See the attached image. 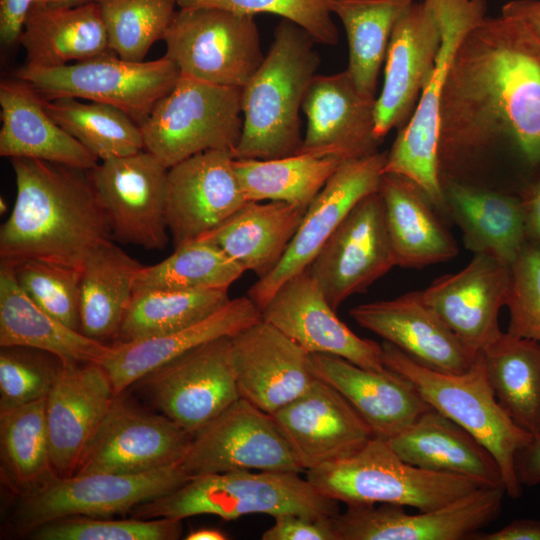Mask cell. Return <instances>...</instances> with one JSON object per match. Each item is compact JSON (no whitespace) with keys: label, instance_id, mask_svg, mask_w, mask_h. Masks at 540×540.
<instances>
[{"label":"cell","instance_id":"6da1fadb","mask_svg":"<svg viewBox=\"0 0 540 540\" xmlns=\"http://www.w3.org/2000/svg\"><path fill=\"white\" fill-rule=\"evenodd\" d=\"M501 141L540 164V40L503 14L485 16L452 59L440 103V172Z\"/></svg>","mask_w":540,"mask_h":540},{"label":"cell","instance_id":"7a4b0ae2","mask_svg":"<svg viewBox=\"0 0 540 540\" xmlns=\"http://www.w3.org/2000/svg\"><path fill=\"white\" fill-rule=\"evenodd\" d=\"M11 164L16 199L0 228V266L43 260L81 272L94 252L113 242L89 171L28 158Z\"/></svg>","mask_w":540,"mask_h":540},{"label":"cell","instance_id":"3957f363","mask_svg":"<svg viewBox=\"0 0 540 540\" xmlns=\"http://www.w3.org/2000/svg\"><path fill=\"white\" fill-rule=\"evenodd\" d=\"M313 37L283 19L262 63L242 88L243 127L234 159H276L301 146L300 110L320 57Z\"/></svg>","mask_w":540,"mask_h":540},{"label":"cell","instance_id":"277c9868","mask_svg":"<svg viewBox=\"0 0 540 540\" xmlns=\"http://www.w3.org/2000/svg\"><path fill=\"white\" fill-rule=\"evenodd\" d=\"M338 502L294 471L234 470L190 477L178 489L136 506L135 518H184L210 514L226 521L248 514L334 517Z\"/></svg>","mask_w":540,"mask_h":540},{"label":"cell","instance_id":"5b68a950","mask_svg":"<svg viewBox=\"0 0 540 540\" xmlns=\"http://www.w3.org/2000/svg\"><path fill=\"white\" fill-rule=\"evenodd\" d=\"M305 473L317 491L346 506L390 503L418 511L442 507L488 485L475 478L409 464L386 440L377 437L350 456Z\"/></svg>","mask_w":540,"mask_h":540},{"label":"cell","instance_id":"8992f818","mask_svg":"<svg viewBox=\"0 0 540 540\" xmlns=\"http://www.w3.org/2000/svg\"><path fill=\"white\" fill-rule=\"evenodd\" d=\"M381 345L385 367L411 382L430 407L482 443L500 467L506 494L519 498L523 485L517 477L515 457L533 436L519 427L498 403L481 354L469 370L452 374L420 364L387 341Z\"/></svg>","mask_w":540,"mask_h":540},{"label":"cell","instance_id":"52a82bcc","mask_svg":"<svg viewBox=\"0 0 540 540\" xmlns=\"http://www.w3.org/2000/svg\"><path fill=\"white\" fill-rule=\"evenodd\" d=\"M435 12L441 32L433 70L417 106L387 152L384 173L412 181L437 207L446 206L440 163L439 122L442 90L454 54L465 35L486 16V0H424Z\"/></svg>","mask_w":540,"mask_h":540},{"label":"cell","instance_id":"ba28073f","mask_svg":"<svg viewBox=\"0 0 540 540\" xmlns=\"http://www.w3.org/2000/svg\"><path fill=\"white\" fill-rule=\"evenodd\" d=\"M242 88L180 76L140 124L144 149L166 168L202 152L233 151L242 132Z\"/></svg>","mask_w":540,"mask_h":540},{"label":"cell","instance_id":"9c48e42d","mask_svg":"<svg viewBox=\"0 0 540 540\" xmlns=\"http://www.w3.org/2000/svg\"><path fill=\"white\" fill-rule=\"evenodd\" d=\"M190 477L181 462L140 474L53 475L20 492L12 517L14 528L28 535L63 518H107L126 513L178 489Z\"/></svg>","mask_w":540,"mask_h":540},{"label":"cell","instance_id":"30bf717a","mask_svg":"<svg viewBox=\"0 0 540 540\" xmlns=\"http://www.w3.org/2000/svg\"><path fill=\"white\" fill-rule=\"evenodd\" d=\"M13 75L43 99L71 97L109 104L139 125L181 76L167 56L134 62L114 53L55 68L23 65Z\"/></svg>","mask_w":540,"mask_h":540},{"label":"cell","instance_id":"8fae6325","mask_svg":"<svg viewBox=\"0 0 540 540\" xmlns=\"http://www.w3.org/2000/svg\"><path fill=\"white\" fill-rule=\"evenodd\" d=\"M181 76L240 87L262 63L254 16L218 8H180L163 37Z\"/></svg>","mask_w":540,"mask_h":540},{"label":"cell","instance_id":"7c38bea8","mask_svg":"<svg viewBox=\"0 0 540 540\" xmlns=\"http://www.w3.org/2000/svg\"><path fill=\"white\" fill-rule=\"evenodd\" d=\"M181 464L191 477L234 470L304 472L273 417L242 397L192 435Z\"/></svg>","mask_w":540,"mask_h":540},{"label":"cell","instance_id":"4fadbf2b","mask_svg":"<svg viewBox=\"0 0 540 540\" xmlns=\"http://www.w3.org/2000/svg\"><path fill=\"white\" fill-rule=\"evenodd\" d=\"M138 382L163 415L192 435L241 398L231 337L201 345Z\"/></svg>","mask_w":540,"mask_h":540},{"label":"cell","instance_id":"5bb4252c","mask_svg":"<svg viewBox=\"0 0 540 540\" xmlns=\"http://www.w3.org/2000/svg\"><path fill=\"white\" fill-rule=\"evenodd\" d=\"M505 495L503 485H486L452 503L415 514L390 503L347 506L333 517V527L337 540L473 539L497 518Z\"/></svg>","mask_w":540,"mask_h":540},{"label":"cell","instance_id":"9a60e30c","mask_svg":"<svg viewBox=\"0 0 540 540\" xmlns=\"http://www.w3.org/2000/svg\"><path fill=\"white\" fill-rule=\"evenodd\" d=\"M89 174L106 211L113 239L146 250L169 241L166 168L145 149L100 161Z\"/></svg>","mask_w":540,"mask_h":540},{"label":"cell","instance_id":"2e32d148","mask_svg":"<svg viewBox=\"0 0 540 540\" xmlns=\"http://www.w3.org/2000/svg\"><path fill=\"white\" fill-rule=\"evenodd\" d=\"M397 266L379 191L362 198L345 216L309 269L336 310L347 298L364 293Z\"/></svg>","mask_w":540,"mask_h":540},{"label":"cell","instance_id":"e0dca14e","mask_svg":"<svg viewBox=\"0 0 540 540\" xmlns=\"http://www.w3.org/2000/svg\"><path fill=\"white\" fill-rule=\"evenodd\" d=\"M192 434L165 415L113 400L86 444L74 475L140 474L176 463L186 455Z\"/></svg>","mask_w":540,"mask_h":540},{"label":"cell","instance_id":"ac0fdd59","mask_svg":"<svg viewBox=\"0 0 540 540\" xmlns=\"http://www.w3.org/2000/svg\"><path fill=\"white\" fill-rule=\"evenodd\" d=\"M386 160L387 152L377 151L342 162L307 208L282 260L249 288L247 296L260 310L284 282L310 266L349 211L379 191Z\"/></svg>","mask_w":540,"mask_h":540},{"label":"cell","instance_id":"d6986e66","mask_svg":"<svg viewBox=\"0 0 540 540\" xmlns=\"http://www.w3.org/2000/svg\"><path fill=\"white\" fill-rule=\"evenodd\" d=\"M248 202L231 151L202 152L168 168L166 218L175 248L212 231Z\"/></svg>","mask_w":540,"mask_h":540},{"label":"cell","instance_id":"ffe728a7","mask_svg":"<svg viewBox=\"0 0 540 540\" xmlns=\"http://www.w3.org/2000/svg\"><path fill=\"white\" fill-rule=\"evenodd\" d=\"M335 312L308 267L277 289L261 309V318L309 354L338 356L370 370L386 369L382 345L356 335Z\"/></svg>","mask_w":540,"mask_h":540},{"label":"cell","instance_id":"44dd1931","mask_svg":"<svg viewBox=\"0 0 540 540\" xmlns=\"http://www.w3.org/2000/svg\"><path fill=\"white\" fill-rule=\"evenodd\" d=\"M440 43L438 19L424 0L414 1L401 12L389 40L384 83L375 103V135L380 141L411 118Z\"/></svg>","mask_w":540,"mask_h":540},{"label":"cell","instance_id":"7402d4cb","mask_svg":"<svg viewBox=\"0 0 540 540\" xmlns=\"http://www.w3.org/2000/svg\"><path fill=\"white\" fill-rule=\"evenodd\" d=\"M270 415L304 472L350 456L374 437L351 404L318 378L300 396Z\"/></svg>","mask_w":540,"mask_h":540},{"label":"cell","instance_id":"603a6c76","mask_svg":"<svg viewBox=\"0 0 540 540\" xmlns=\"http://www.w3.org/2000/svg\"><path fill=\"white\" fill-rule=\"evenodd\" d=\"M510 282V266L476 253L459 272L437 278L421 292L466 348L479 355L503 333L498 317Z\"/></svg>","mask_w":540,"mask_h":540},{"label":"cell","instance_id":"cb8c5ba5","mask_svg":"<svg viewBox=\"0 0 540 540\" xmlns=\"http://www.w3.org/2000/svg\"><path fill=\"white\" fill-rule=\"evenodd\" d=\"M375 103L376 97L362 94L347 70L315 75L302 103L307 124L296 154L348 160L377 152Z\"/></svg>","mask_w":540,"mask_h":540},{"label":"cell","instance_id":"d4e9b609","mask_svg":"<svg viewBox=\"0 0 540 540\" xmlns=\"http://www.w3.org/2000/svg\"><path fill=\"white\" fill-rule=\"evenodd\" d=\"M231 347L240 396L269 414L316 379L310 354L262 319L232 336Z\"/></svg>","mask_w":540,"mask_h":540},{"label":"cell","instance_id":"484cf974","mask_svg":"<svg viewBox=\"0 0 540 540\" xmlns=\"http://www.w3.org/2000/svg\"><path fill=\"white\" fill-rule=\"evenodd\" d=\"M349 314L362 328L439 372L464 373L479 356L448 328L424 301L421 291L364 303L351 308Z\"/></svg>","mask_w":540,"mask_h":540},{"label":"cell","instance_id":"4316f807","mask_svg":"<svg viewBox=\"0 0 540 540\" xmlns=\"http://www.w3.org/2000/svg\"><path fill=\"white\" fill-rule=\"evenodd\" d=\"M115 397L101 364L61 362L46 398L51 463L57 476L74 475L86 444Z\"/></svg>","mask_w":540,"mask_h":540},{"label":"cell","instance_id":"83f0119b","mask_svg":"<svg viewBox=\"0 0 540 540\" xmlns=\"http://www.w3.org/2000/svg\"><path fill=\"white\" fill-rule=\"evenodd\" d=\"M316 378L334 387L366 421L374 437L388 440L430 409L407 379L386 368L365 369L329 354H310Z\"/></svg>","mask_w":540,"mask_h":540},{"label":"cell","instance_id":"f1b7e54d","mask_svg":"<svg viewBox=\"0 0 540 540\" xmlns=\"http://www.w3.org/2000/svg\"><path fill=\"white\" fill-rule=\"evenodd\" d=\"M261 319V310L247 295L230 299L205 318L174 332L132 342H116L101 365L118 396L171 360L213 340L232 337Z\"/></svg>","mask_w":540,"mask_h":540},{"label":"cell","instance_id":"f546056e","mask_svg":"<svg viewBox=\"0 0 540 540\" xmlns=\"http://www.w3.org/2000/svg\"><path fill=\"white\" fill-rule=\"evenodd\" d=\"M0 155L92 170L100 162L45 110L42 97L26 82H0Z\"/></svg>","mask_w":540,"mask_h":540},{"label":"cell","instance_id":"4dcf8cb0","mask_svg":"<svg viewBox=\"0 0 540 540\" xmlns=\"http://www.w3.org/2000/svg\"><path fill=\"white\" fill-rule=\"evenodd\" d=\"M25 65L55 68L113 53L96 1L74 6L34 2L18 41Z\"/></svg>","mask_w":540,"mask_h":540},{"label":"cell","instance_id":"1f68e13d","mask_svg":"<svg viewBox=\"0 0 540 540\" xmlns=\"http://www.w3.org/2000/svg\"><path fill=\"white\" fill-rule=\"evenodd\" d=\"M386 441L401 459L419 468L503 485L500 467L491 452L462 426L432 407Z\"/></svg>","mask_w":540,"mask_h":540},{"label":"cell","instance_id":"d6a6232c","mask_svg":"<svg viewBox=\"0 0 540 540\" xmlns=\"http://www.w3.org/2000/svg\"><path fill=\"white\" fill-rule=\"evenodd\" d=\"M0 346L46 352L62 363L102 364L111 345L70 328L39 307L0 266Z\"/></svg>","mask_w":540,"mask_h":540},{"label":"cell","instance_id":"836d02e7","mask_svg":"<svg viewBox=\"0 0 540 540\" xmlns=\"http://www.w3.org/2000/svg\"><path fill=\"white\" fill-rule=\"evenodd\" d=\"M306 211L281 201L248 202L198 239L217 246L260 279L282 260Z\"/></svg>","mask_w":540,"mask_h":540},{"label":"cell","instance_id":"e575fe53","mask_svg":"<svg viewBox=\"0 0 540 540\" xmlns=\"http://www.w3.org/2000/svg\"><path fill=\"white\" fill-rule=\"evenodd\" d=\"M446 204L467 247L511 266L525 246L523 202L495 191L442 180Z\"/></svg>","mask_w":540,"mask_h":540},{"label":"cell","instance_id":"d590c367","mask_svg":"<svg viewBox=\"0 0 540 540\" xmlns=\"http://www.w3.org/2000/svg\"><path fill=\"white\" fill-rule=\"evenodd\" d=\"M379 193L397 266L420 269L457 255L456 242L433 213L429 199L412 181L384 173Z\"/></svg>","mask_w":540,"mask_h":540},{"label":"cell","instance_id":"8d00e7d4","mask_svg":"<svg viewBox=\"0 0 540 540\" xmlns=\"http://www.w3.org/2000/svg\"><path fill=\"white\" fill-rule=\"evenodd\" d=\"M142 267L114 242L101 247L86 261L80 276V330L103 342L117 337Z\"/></svg>","mask_w":540,"mask_h":540},{"label":"cell","instance_id":"74e56055","mask_svg":"<svg viewBox=\"0 0 540 540\" xmlns=\"http://www.w3.org/2000/svg\"><path fill=\"white\" fill-rule=\"evenodd\" d=\"M487 379L507 415L533 437L540 434V344L502 333L481 353Z\"/></svg>","mask_w":540,"mask_h":540},{"label":"cell","instance_id":"f35d334b","mask_svg":"<svg viewBox=\"0 0 540 540\" xmlns=\"http://www.w3.org/2000/svg\"><path fill=\"white\" fill-rule=\"evenodd\" d=\"M343 161L294 154L268 160L234 159V168L249 202L281 201L307 209Z\"/></svg>","mask_w":540,"mask_h":540},{"label":"cell","instance_id":"ab89813d","mask_svg":"<svg viewBox=\"0 0 540 540\" xmlns=\"http://www.w3.org/2000/svg\"><path fill=\"white\" fill-rule=\"evenodd\" d=\"M416 0H334L331 6L346 31L347 71L359 91L375 97L377 79L401 12Z\"/></svg>","mask_w":540,"mask_h":540},{"label":"cell","instance_id":"60d3db41","mask_svg":"<svg viewBox=\"0 0 540 540\" xmlns=\"http://www.w3.org/2000/svg\"><path fill=\"white\" fill-rule=\"evenodd\" d=\"M43 105L99 161L144 150L140 125L115 106L71 97L43 99Z\"/></svg>","mask_w":540,"mask_h":540},{"label":"cell","instance_id":"b9f144b4","mask_svg":"<svg viewBox=\"0 0 540 540\" xmlns=\"http://www.w3.org/2000/svg\"><path fill=\"white\" fill-rule=\"evenodd\" d=\"M230 299L226 290H133L116 342H132L174 332L205 318Z\"/></svg>","mask_w":540,"mask_h":540},{"label":"cell","instance_id":"7bdbcfd3","mask_svg":"<svg viewBox=\"0 0 540 540\" xmlns=\"http://www.w3.org/2000/svg\"><path fill=\"white\" fill-rule=\"evenodd\" d=\"M245 269L217 246L194 240L175 248L166 259L136 272L134 290H226Z\"/></svg>","mask_w":540,"mask_h":540},{"label":"cell","instance_id":"ee69618b","mask_svg":"<svg viewBox=\"0 0 540 540\" xmlns=\"http://www.w3.org/2000/svg\"><path fill=\"white\" fill-rule=\"evenodd\" d=\"M46 398L0 411L1 459L20 492L56 475L51 463Z\"/></svg>","mask_w":540,"mask_h":540},{"label":"cell","instance_id":"f6af8a7d","mask_svg":"<svg viewBox=\"0 0 540 540\" xmlns=\"http://www.w3.org/2000/svg\"><path fill=\"white\" fill-rule=\"evenodd\" d=\"M111 51L127 61H144L173 19L176 0H95Z\"/></svg>","mask_w":540,"mask_h":540},{"label":"cell","instance_id":"bcb514c9","mask_svg":"<svg viewBox=\"0 0 540 540\" xmlns=\"http://www.w3.org/2000/svg\"><path fill=\"white\" fill-rule=\"evenodd\" d=\"M181 521L74 516L48 522L28 535L37 540H176L182 534Z\"/></svg>","mask_w":540,"mask_h":540},{"label":"cell","instance_id":"7dc6e473","mask_svg":"<svg viewBox=\"0 0 540 540\" xmlns=\"http://www.w3.org/2000/svg\"><path fill=\"white\" fill-rule=\"evenodd\" d=\"M11 269L20 288L39 307L81 331L80 271L43 260H27Z\"/></svg>","mask_w":540,"mask_h":540},{"label":"cell","instance_id":"c3c4849f","mask_svg":"<svg viewBox=\"0 0 540 540\" xmlns=\"http://www.w3.org/2000/svg\"><path fill=\"white\" fill-rule=\"evenodd\" d=\"M334 0H176L179 8H218L256 15L269 13L281 16L306 30L317 43L336 45L338 29L333 22Z\"/></svg>","mask_w":540,"mask_h":540},{"label":"cell","instance_id":"681fc988","mask_svg":"<svg viewBox=\"0 0 540 540\" xmlns=\"http://www.w3.org/2000/svg\"><path fill=\"white\" fill-rule=\"evenodd\" d=\"M0 411L46 398L61 361L55 365L25 347H1Z\"/></svg>","mask_w":540,"mask_h":540},{"label":"cell","instance_id":"f907efd6","mask_svg":"<svg viewBox=\"0 0 540 540\" xmlns=\"http://www.w3.org/2000/svg\"><path fill=\"white\" fill-rule=\"evenodd\" d=\"M510 272L507 333L540 344V248L525 244Z\"/></svg>","mask_w":540,"mask_h":540},{"label":"cell","instance_id":"816d5d0a","mask_svg":"<svg viewBox=\"0 0 540 540\" xmlns=\"http://www.w3.org/2000/svg\"><path fill=\"white\" fill-rule=\"evenodd\" d=\"M274 519V524L262 534V540H337L333 517L281 514Z\"/></svg>","mask_w":540,"mask_h":540},{"label":"cell","instance_id":"f5cc1de1","mask_svg":"<svg viewBox=\"0 0 540 540\" xmlns=\"http://www.w3.org/2000/svg\"><path fill=\"white\" fill-rule=\"evenodd\" d=\"M36 0H0V39L5 46L18 43L25 18Z\"/></svg>","mask_w":540,"mask_h":540},{"label":"cell","instance_id":"db71d44e","mask_svg":"<svg viewBox=\"0 0 540 540\" xmlns=\"http://www.w3.org/2000/svg\"><path fill=\"white\" fill-rule=\"evenodd\" d=\"M515 468L522 485L535 486L540 484V434L522 449L515 457Z\"/></svg>","mask_w":540,"mask_h":540},{"label":"cell","instance_id":"11a10c76","mask_svg":"<svg viewBox=\"0 0 540 540\" xmlns=\"http://www.w3.org/2000/svg\"><path fill=\"white\" fill-rule=\"evenodd\" d=\"M476 540H540V520L518 519L494 532H478Z\"/></svg>","mask_w":540,"mask_h":540},{"label":"cell","instance_id":"9f6ffc18","mask_svg":"<svg viewBox=\"0 0 540 540\" xmlns=\"http://www.w3.org/2000/svg\"><path fill=\"white\" fill-rule=\"evenodd\" d=\"M503 15L523 21L540 40V0H512L502 7Z\"/></svg>","mask_w":540,"mask_h":540},{"label":"cell","instance_id":"6f0895ef","mask_svg":"<svg viewBox=\"0 0 540 540\" xmlns=\"http://www.w3.org/2000/svg\"><path fill=\"white\" fill-rule=\"evenodd\" d=\"M523 205L527 230L533 234L540 245V180L531 189Z\"/></svg>","mask_w":540,"mask_h":540},{"label":"cell","instance_id":"680465c9","mask_svg":"<svg viewBox=\"0 0 540 540\" xmlns=\"http://www.w3.org/2000/svg\"><path fill=\"white\" fill-rule=\"evenodd\" d=\"M186 540H226L228 536L221 530L215 528H200L191 531Z\"/></svg>","mask_w":540,"mask_h":540},{"label":"cell","instance_id":"91938a15","mask_svg":"<svg viewBox=\"0 0 540 540\" xmlns=\"http://www.w3.org/2000/svg\"><path fill=\"white\" fill-rule=\"evenodd\" d=\"M69 0H36L35 2H40V3H47V4H51V5H59V6H63L65 5Z\"/></svg>","mask_w":540,"mask_h":540},{"label":"cell","instance_id":"94428289","mask_svg":"<svg viewBox=\"0 0 540 540\" xmlns=\"http://www.w3.org/2000/svg\"><path fill=\"white\" fill-rule=\"evenodd\" d=\"M89 1H95V0H69L63 6H74V5H79V4H82V3H85V2H89Z\"/></svg>","mask_w":540,"mask_h":540},{"label":"cell","instance_id":"6125c7cd","mask_svg":"<svg viewBox=\"0 0 540 540\" xmlns=\"http://www.w3.org/2000/svg\"><path fill=\"white\" fill-rule=\"evenodd\" d=\"M6 208H7V205H6L5 202L3 203V199L1 198V209H2L1 212H3V209H4V211H5Z\"/></svg>","mask_w":540,"mask_h":540}]
</instances>
